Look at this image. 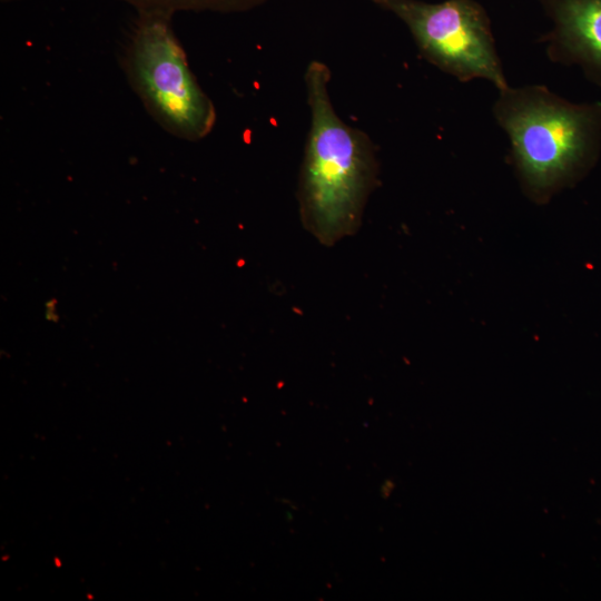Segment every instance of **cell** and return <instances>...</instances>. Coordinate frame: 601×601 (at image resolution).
Here are the masks:
<instances>
[{
  "label": "cell",
  "mask_w": 601,
  "mask_h": 601,
  "mask_svg": "<svg viewBox=\"0 0 601 601\" xmlns=\"http://www.w3.org/2000/svg\"><path fill=\"white\" fill-rule=\"evenodd\" d=\"M331 78L325 62L307 65L304 81L311 121L297 193L304 227L326 246L357 231L380 170L370 136L334 109Z\"/></svg>",
  "instance_id": "6da1fadb"
},
{
  "label": "cell",
  "mask_w": 601,
  "mask_h": 601,
  "mask_svg": "<svg viewBox=\"0 0 601 601\" xmlns=\"http://www.w3.org/2000/svg\"><path fill=\"white\" fill-rule=\"evenodd\" d=\"M492 111L509 137L521 187L534 203L575 185L598 161L601 101L572 102L543 85L508 86Z\"/></svg>",
  "instance_id": "7a4b0ae2"
},
{
  "label": "cell",
  "mask_w": 601,
  "mask_h": 601,
  "mask_svg": "<svg viewBox=\"0 0 601 601\" xmlns=\"http://www.w3.org/2000/svg\"><path fill=\"white\" fill-rule=\"evenodd\" d=\"M171 19L161 12H137L122 66L152 119L176 138L198 141L211 132L216 108L190 70Z\"/></svg>",
  "instance_id": "3957f363"
},
{
  "label": "cell",
  "mask_w": 601,
  "mask_h": 601,
  "mask_svg": "<svg viewBox=\"0 0 601 601\" xmlns=\"http://www.w3.org/2000/svg\"><path fill=\"white\" fill-rule=\"evenodd\" d=\"M397 17L420 55L443 72L466 82L484 79L497 90L508 81L496 51L490 17L475 0H366Z\"/></svg>",
  "instance_id": "277c9868"
},
{
  "label": "cell",
  "mask_w": 601,
  "mask_h": 601,
  "mask_svg": "<svg viewBox=\"0 0 601 601\" xmlns=\"http://www.w3.org/2000/svg\"><path fill=\"white\" fill-rule=\"evenodd\" d=\"M552 22L541 41L552 62L575 66L601 87V0H536Z\"/></svg>",
  "instance_id": "5b68a950"
},
{
  "label": "cell",
  "mask_w": 601,
  "mask_h": 601,
  "mask_svg": "<svg viewBox=\"0 0 601 601\" xmlns=\"http://www.w3.org/2000/svg\"><path fill=\"white\" fill-rule=\"evenodd\" d=\"M137 12H161L174 16L178 11L245 12L270 0H118Z\"/></svg>",
  "instance_id": "8992f818"
},
{
  "label": "cell",
  "mask_w": 601,
  "mask_h": 601,
  "mask_svg": "<svg viewBox=\"0 0 601 601\" xmlns=\"http://www.w3.org/2000/svg\"><path fill=\"white\" fill-rule=\"evenodd\" d=\"M2 2H10V1H17V0H1Z\"/></svg>",
  "instance_id": "52a82bcc"
}]
</instances>
